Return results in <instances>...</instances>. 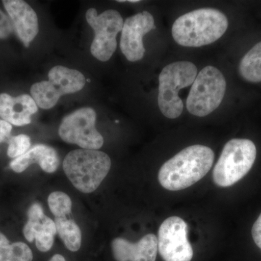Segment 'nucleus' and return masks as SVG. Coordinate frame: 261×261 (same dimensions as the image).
I'll return each mask as SVG.
<instances>
[{
    "label": "nucleus",
    "instance_id": "nucleus-1",
    "mask_svg": "<svg viewBox=\"0 0 261 261\" xmlns=\"http://www.w3.org/2000/svg\"><path fill=\"white\" fill-rule=\"evenodd\" d=\"M214 158V151L206 146L186 147L161 166L159 173L160 184L170 191L188 188L209 172Z\"/></svg>",
    "mask_w": 261,
    "mask_h": 261
},
{
    "label": "nucleus",
    "instance_id": "nucleus-2",
    "mask_svg": "<svg viewBox=\"0 0 261 261\" xmlns=\"http://www.w3.org/2000/svg\"><path fill=\"white\" fill-rule=\"evenodd\" d=\"M227 17L214 8H200L181 15L173 24L175 42L187 47L212 44L227 30Z\"/></svg>",
    "mask_w": 261,
    "mask_h": 261
},
{
    "label": "nucleus",
    "instance_id": "nucleus-3",
    "mask_svg": "<svg viewBox=\"0 0 261 261\" xmlns=\"http://www.w3.org/2000/svg\"><path fill=\"white\" fill-rule=\"evenodd\" d=\"M109 156L95 149H80L65 156L63 168L73 186L84 193L95 191L109 173Z\"/></svg>",
    "mask_w": 261,
    "mask_h": 261
},
{
    "label": "nucleus",
    "instance_id": "nucleus-4",
    "mask_svg": "<svg viewBox=\"0 0 261 261\" xmlns=\"http://www.w3.org/2000/svg\"><path fill=\"white\" fill-rule=\"evenodd\" d=\"M197 68L191 62L178 61L166 65L159 75L158 102L163 116L171 119L181 116L184 103L178 95L180 89L192 85Z\"/></svg>",
    "mask_w": 261,
    "mask_h": 261
},
{
    "label": "nucleus",
    "instance_id": "nucleus-5",
    "mask_svg": "<svg viewBox=\"0 0 261 261\" xmlns=\"http://www.w3.org/2000/svg\"><path fill=\"white\" fill-rule=\"evenodd\" d=\"M256 154V147L251 140L233 139L228 141L215 166L214 183L221 187L232 186L250 171Z\"/></svg>",
    "mask_w": 261,
    "mask_h": 261
},
{
    "label": "nucleus",
    "instance_id": "nucleus-6",
    "mask_svg": "<svg viewBox=\"0 0 261 261\" xmlns=\"http://www.w3.org/2000/svg\"><path fill=\"white\" fill-rule=\"evenodd\" d=\"M224 75L216 67L200 70L192 85L187 99V109L195 116L205 117L219 108L226 92Z\"/></svg>",
    "mask_w": 261,
    "mask_h": 261
},
{
    "label": "nucleus",
    "instance_id": "nucleus-7",
    "mask_svg": "<svg viewBox=\"0 0 261 261\" xmlns=\"http://www.w3.org/2000/svg\"><path fill=\"white\" fill-rule=\"evenodd\" d=\"M86 19L94 32V39L91 45V53L99 61H109L116 50V37L123 29L121 15L115 10H108L98 15L94 8H89Z\"/></svg>",
    "mask_w": 261,
    "mask_h": 261
},
{
    "label": "nucleus",
    "instance_id": "nucleus-8",
    "mask_svg": "<svg viewBox=\"0 0 261 261\" xmlns=\"http://www.w3.org/2000/svg\"><path fill=\"white\" fill-rule=\"evenodd\" d=\"M96 118L97 114L92 108L76 110L63 118L58 130L60 137L67 143L98 150L102 147L104 140L96 129Z\"/></svg>",
    "mask_w": 261,
    "mask_h": 261
},
{
    "label": "nucleus",
    "instance_id": "nucleus-9",
    "mask_svg": "<svg viewBox=\"0 0 261 261\" xmlns=\"http://www.w3.org/2000/svg\"><path fill=\"white\" fill-rule=\"evenodd\" d=\"M188 226L181 218L171 216L161 225L158 248L165 261H191L193 249L187 238Z\"/></svg>",
    "mask_w": 261,
    "mask_h": 261
},
{
    "label": "nucleus",
    "instance_id": "nucleus-10",
    "mask_svg": "<svg viewBox=\"0 0 261 261\" xmlns=\"http://www.w3.org/2000/svg\"><path fill=\"white\" fill-rule=\"evenodd\" d=\"M154 29L153 16L147 11L132 15L125 20L120 47L128 61H140L145 56L143 37Z\"/></svg>",
    "mask_w": 261,
    "mask_h": 261
},
{
    "label": "nucleus",
    "instance_id": "nucleus-11",
    "mask_svg": "<svg viewBox=\"0 0 261 261\" xmlns=\"http://www.w3.org/2000/svg\"><path fill=\"white\" fill-rule=\"evenodd\" d=\"M28 221L23 227L25 238L30 243L36 240L39 251H49L54 243L57 233L54 221L44 214L40 204L36 202L29 207Z\"/></svg>",
    "mask_w": 261,
    "mask_h": 261
},
{
    "label": "nucleus",
    "instance_id": "nucleus-12",
    "mask_svg": "<svg viewBox=\"0 0 261 261\" xmlns=\"http://www.w3.org/2000/svg\"><path fill=\"white\" fill-rule=\"evenodd\" d=\"M3 3L17 36L24 46L29 47L39 32L37 13L22 0H5Z\"/></svg>",
    "mask_w": 261,
    "mask_h": 261
},
{
    "label": "nucleus",
    "instance_id": "nucleus-13",
    "mask_svg": "<svg viewBox=\"0 0 261 261\" xmlns=\"http://www.w3.org/2000/svg\"><path fill=\"white\" fill-rule=\"evenodd\" d=\"M111 247L116 261H155L159 250L157 237L153 233L145 235L137 243L116 238Z\"/></svg>",
    "mask_w": 261,
    "mask_h": 261
},
{
    "label": "nucleus",
    "instance_id": "nucleus-14",
    "mask_svg": "<svg viewBox=\"0 0 261 261\" xmlns=\"http://www.w3.org/2000/svg\"><path fill=\"white\" fill-rule=\"evenodd\" d=\"M38 107L32 96L21 94L13 97L0 94V117L10 124L21 126L32 122L31 116L37 112Z\"/></svg>",
    "mask_w": 261,
    "mask_h": 261
},
{
    "label": "nucleus",
    "instance_id": "nucleus-15",
    "mask_svg": "<svg viewBox=\"0 0 261 261\" xmlns=\"http://www.w3.org/2000/svg\"><path fill=\"white\" fill-rule=\"evenodd\" d=\"M37 163L43 171L54 173L60 164L58 152L53 147L42 145H34L25 154L13 160L10 166L15 172L21 173L32 164Z\"/></svg>",
    "mask_w": 261,
    "mask_h": 261
},
{
    "label": "nucleus",
    "instance_id": "nucleus-16",
    "mask_svg": "<svg viewBox=\"0 0 261 261\" xmlns=\"http://www.w3.org/2000/svg\"><path fill=\"white\" fill-rule=\"evenodd\" d=\"M48 78L61 95L80 92L86 84V78L80 71L61 65L53 67Z\"/></svg>",
    "mask_w": 261,
    "mask_h": 261
},
{
    "label": "nucleus",
    "instance_id": "nucleus-17",
    "mask_svg": "<svg viewBox=\"0 0 261 261\" xmlns=\"http://www.w3.org/2000/svg\"><path fill=\"white\" fill-rule=\"evenodd\" d=\"M239 71L247 82H261V42L255 44L243 57L239 65Z\"/></svg>",
    "mask_w": 261,
    "mask_h": 261
},
{
    "label": "nucleus",
    "instance_id": "nucleus-18",
    "mask_svg": "<svg viewBox=\"0 0 261 261\" xmlns=\"http://www.w3.org/2000/svg\"><path fill=\"white\" fill-rule=\"evenodd\" d=\"M57 232L65 247L72 252L80 250L82 245V232L78 224L73 219L57 217L55 220Z\"/></svg>",
    "mask_w": 261,
    "mask_h": 261
},
{
    "label": "nucleus",
    "instance_id": "nucleus-19",
    "mask_svg": "<svg viewBox=\"0 0 261 261\" xmlns=\"http://www.w3.org/2000/svg\"><path fill=\"white\" fill-rule=\"evenodd\" d=\"M31 94L37 107L44 110L55 107L62 96L49 81L33 84Z\"/></svg>",
    "mask_w": 261,
    "mask_h": 261
},
{
    "label": "nucleus",
    "instance_id": "nucleus-20",
    "mask_svg": "<svg viewBox=\"0 0 261 261\" xmlns=\"http://www.w3.org/2000/svg\"><path fill=\"white\" fill-rule=\"evenodd\" d=\"M33 252L27 244L18 242L10 245L0 232V261H32Z\"/></svg>",
    "mask_w": 261,
    "mask_h": 261
},
{
    "label": "nucleus",
    "instance_id": "nucleus-21",
    "mask_svg": "<svg viewBox=\"0 0 261 261\" xmlns=\"http://www.w3.org/2000/svg\"><path fill=\"white\" fill-rule=\"evenodd\" d=\"M48 205L53 214L57 217H66L71 212L72 201L64 192H54L48 197Z\"/></svg>",
    "mask_w": 261,
    "mask_h": 261
},
{
    "label": "nucleus",
    "instance_id": "nucleus-22",
    "mask_svg": "<svg viewBox=\"0 0 261 261\" xmlns=\"http://www.w3.org/2000/svg\"><path fill=\"white\" fill-rule=\"evenodd\" d=\"M31 140L29 136L20 135L12 137L9 141L8 154L12 159L23 155L30 149Z\"/></svg>",
    "mask_w": 261,
    "mask_h": 261
},
{
    "label": "nucleus",
    "instance_id": "nucleus-23",
    "mask_svg": "<svg viewBox=\"0 0 261 261\" xmlns=\"http://www.w3.org/2000/svg\"><path fill=\"white\" fill-rule=\"evenodd\" d=\"M14 31L11 20L0 10V39H6Z\"/></svg>",
    "mask_w": 261,
    "mask_h": 261
},
{
    "label": "nucleus",
    "instance_id": "nucleus-24",
    "mask_svg": "<svg viewBox=\"0 0 261 261\" xmlns=\"http://www.w3.org/2000/svg\"><path fill=\"white\" fill-rule=\"evenodd\" d=\"M252 236L254 242L261 250V214L252 226Z\"/></svg>",
    "mask_w": 261,
    "mask_h": 261
},
{
    "label": "nucleus",
    "instance_id": "nucleus-25",
    "mask_svg": "<svg viewBox=\"0 0 261 261\" xmlns=\"http://www.w3.org/2000/svg\"><path fill=\"white\" fill-rule=\"evenodd\" d=\"M12 130V125L4 120L0 119V143L9 137Z\"/></svg>",
    "mask_w": 261,
    "mask_h": 261
},
{
    "label": "nucleus",
    "instance_id": "nucleus-26",
    "mask_svg": "<svg viewBox=\"0 0 261 261\" xmlns=\"http://www.w3.org/2000/svg\"><path fill=\"white\" fill-rule=\"evenodd\" d=\"M49 261H65V260L63 255H60V254H56V255L51 257Z\"/></svg>",
    "mask_w": 261,
    "mask_h": 261
}]
</instances>
